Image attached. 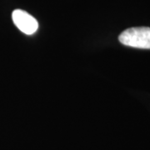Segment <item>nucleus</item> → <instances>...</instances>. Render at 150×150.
Masks as SVG:
<instances>
[{
    "mask_svg": "<svg viewBox=\"0 0 150 150\" xmlns=\"http://www.w3.org/2000/svg\"><path fill=\"white\" fill-rule=\"evenodd\" d=\"M12 18L16 27L25 34L31 35L38 30V21L26 11L22 9L14 10L12 13Z\"/></svg>",
    "mask_w": 150,
    "mask_h": 150,
    "instance_id": "2",
    "label": "nucleus"
},
{
    "mask_svg": "<svg viewBox=\"0 0 150 150\" xmlns=\"http://www.w3.org/2000/svg\"><path fill=\"white\" fill-rule=\"evenodd\" d=\"M119 42L126 46L132 48L150 49V28H130L118 37Z\"/></svg>",
    "mask_w": 150,
    "mask_h": 150,
    "instance_id": "1",
    "label": "nucleus"
}]
</instances>
